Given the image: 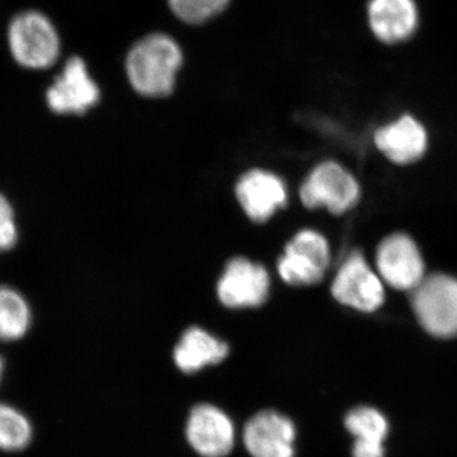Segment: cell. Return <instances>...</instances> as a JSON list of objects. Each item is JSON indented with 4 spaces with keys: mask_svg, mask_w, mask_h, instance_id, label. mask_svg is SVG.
<instances>
[{
    "mask_svg": "<svg viewBox=\"0 0 457 457\" xmlns=\"http://www.w3.org/2000/svg\"><path fill=\"white\" fill-rule=\"evenodd\" d=\"M186 438L201 457H227L233 451L236 428L220 408L201 403L189 411Z\"/></svg>",
    "mask_w": 457,
    "mask_h": 457,
    "instance_id": "9c48e42d",
    "label": "cell"
},
{
    "mask_svg": "<svg viewBox=\"0 0 457 457\" xmlns=\"http://www.w3.org/2000/svg\"><path fill=\"white\" fill-rule=\"evenodd\" d=\"M45 101L51 112L77 116L88 112L98 104L101 89L90 75L83 57L71 56L65 60L62 71L46 89Z\"/></svg>",
    "mask_w": 457,
    "mask_h": 457,
    "instance_id": "8992f818",
    "label": "cell"
},
{
    "mask_svg": "<svg viewBox=\"0 0 457 457\" xmlns=\"http://www.w3.org/2000/svg\"><path fill=\"white\" fill-rule=\"evenodd\" d=\"M418 321L436 338L457 337V279L447 275L425 278L411 294Z\"/></svg>",
    "mask_w": 457,
    "mask_h": 457,
    "instance_id": "3957f363",
    "label": "cell"
},
{
    "mask_svg": "<svg viewBox=\"0 0 457 457\" xmlns=\"http://www.w3.org/2000/svg\"><path fill=\"white\" fill-rule=\"evenodd\" d=\"M33 426L20 409L0 402V451L21 453L32 444Z\"/></svg>",
    "mask_w": 457,
    "mask_h": 457,
    "instance_id": "ac0fdd59",
    "label": "cell"
},
{
    "mask_svg": "<svg viewBox=\"0 0 457 457\" xmlns=\"http://www.w3.org/2000/svg\"><path fill=\"white\" fill-rule=\"evenodd\" d=\"M368 22L376 40L398 45L411 40L420 26L416 0H370Z\"/></svg>",
    "mask_w": 457,
    "mask_h": 457,
    "instance_id": "4fadbf2b",
    "label": "cell"
},
{
    "mask_svg": "<svg viewBox=\"0 0 457 457\" xmlns=\"http://www.w3.org/2000/svg\"><path fill=\"white\" fill-rule=\"evenodd\" d=\"M230 0H168L174 16L188 25H203L220 14Z\"/></svg>",
    "mask_w": 457,
    "mask_h": 457,
    "instance_id": "d6986e66",
    "label": "cell"
},
{
    "mask_svg": "<svg viewBox=\"0 0 457 457\" xmlns=\"http://www.w3.org/2000/svg\"><path fill=\"white\" fill-rule=\"evenodd\" d=\"M376 264L381 278L398 290L413 291L425 279L420 249L405 234H393L381 242Z\"/></svg>",
    "mask_w": 457,
    "mask_h": 457,
    "instance_id": "8fae6325",
    "label": "cell"
},
{
    "mask_svg": "<svg viewBox=\"0 0 457 457\" xmlns=\"http://www.w3.org/2000/svg\"><path fill=\"white\" fill-rule=\"evenodd\" d=\"M236 196L245 215L263 224L285 207L288 194L284 180L272 171L252 170L237 180Z\"/></svg>",
    "mask_w": 457,
    "mask_h": 457,
    "instance_id": "7c38bea8",
    "label": "cell"
},
{
    "mask_svg": "<svg viewBox=\"0 0 457 457\" xmlns=\"http://www.w3.org/2000/svg\"><path fill=\"white\" fill-rule=\"evenodd\" d=\"M270 287V273L262 264L237 257L228 262L216 291L227 308L248 309L263 305Z\"/></svg>",
    "mask_w": 457,
    "mask_h": 457,
    "instance_id": "52a82bcc",
    "label": "cell"
},
{
    "mask_svg": "<svg viewBox=\"0 0 457 457\" xmlns=\"http://www.w3.org/2000/svg\"><path fill=\"white\" fill-rule=\"evenodd\" d=\"M179 45L164 33H152L137 41L126 57V74L135 92L143 97L170 96L182 66Z\"/></svg>",
    "mask_w": 457,
    "mask_h": 457,
    "instance_id": "6da1fadb",
    "label": "cell"
},
{
    "mask_svg": "<svg viewBox=\"0 0 457 457\" xmlns=\"http://www.w3.org/2000/svg\"><path fill=\"white\" fill-rule=\"evenodd\" d=\"M17 242L16 212L8 198L0 194V252L11 251Z\"/></svg>",
    "mask_w": 457,
    "mask_h": 457,
    "instance_id": "ffe728a7",
    "label": "cell"
},
{
    "mask_svg": "<svg viewBox=\"0 0 457 457\" xmlns=\"http://www.w3.org/2000/svg\"><path fill=\"white\" fill-rule=\"evenodd\" d=\"M5 363L3 357L0 356V384H2L3 376H4Z\"/></svg>",
    "mask_w": 457,
    "mask_h": 457,
    "instance_id": "44dd1931",
    "label": "cell"
},
{
    "mask_svg": "<svg viewBox=\"0 0 457 457\" xmlns=\"http://www.w3.org/2000/svg\"><path fill=\"white\" fill-rule=\"evenodd\" d=\"M299 196L308 209L326 207L330 213L341 215L350 212L359 201L360 186L341 164L324 162L303 180Z\"/></svg>",
    "mask_w": 457,
    "mask_h": 457,
    "instance_id": "277c9868",
    "label": "cell"
},
{
    "mask_svg": "<svg viewBox=\"0 0 457 457\" xmlns=\"http://www.w3.org/2000/svg\"><path fill=\"white\" fill-rule=\"evenodd\" d=\"M5 44L12 60L29 71H45L59 62L62 40L53 18L41 9L18 11L5 29Z\"/></svg>",
    "mask_w": 457,
    "mask_h": 457,
    "instance_id": "7a4b0ae2",
    "label": "cell"
},
{
    "mask_svg": "<svg viewBox=\"0 0 457 457\" xmlns=\"http://www.w3.org/2000/svg\"><path fill=\"white\" fill-rule=\"evenodd\" d=\"M375 144L393 163L411 164L425 154L427 132L416 119L405 114L378 129L375 134Z\"/></svg>",
    "mask_w": 457,
    "mask_h": 457,
    "instance_id": "5bb4252c",
    "label": "cell"
},
{
    "mask_svg": "<svg viewBox=\"0 0 457 457\" xmlns=\"http://www.w3.org/2000/svg\"><path fill=\"white\" fill-rule=\"evenodd\" d=\"M345 429L354 437L353 457H385L384 441L389 433L386 417L372 407H357L345 418Z\"/></svg>",
    "mask_w": 457,
    "mask_h": 457,
    "instance_id": "2e32d148",
    "label": "cell"
},
{
    "mask_svg": "<svg viewBox=\"0 0 457 457\" xmlns=\"http://www.w3.org/2000/svg\"><path fill=\"white\" fill-rule=\"evenodd\" d=\"M296 427L273 409H263L245 423L243 441L252 457H295Z\"/></svg>",
    "mask_w": 457,
    "mask_h": 457,
    "instance_id": "30bf717a",
    "label": "cell"
},
{
    "mask_svg": "<svg viewBox=\"0 0 457 457\" xmlns=\"http://www.w3.org/2000/svg\"><path fill=\"white\" fill-rule=\"evenodd\" d=\"M31 324V308L23 295L9 286H0V341H20Z\"/></svg>",
    "mask_w": 457,
    "mask_h": 457,
    "instance_id": "e0dca14e",
    "label": "cell"
},
{
    "mask_svg": "<svg viewBox=\"0 0 457 457\" xmlns=\"http://www.w3.org/2000/svg\"><path fill=\"white\" fill-rule=\"evenodd\" d=\"M230 348L200 327L185 330L173 351L174 363L185 374H196L206 366L219 365L227 359Z\"/></svg>",
    "mask_w": 457,
    "mask_h": 457,
    "instance_id": "9a60e30c",
    "label": "cell"
},
{
    "mask_svg": "<svg viewBox=\"0 0 457 457\" xmlns=\"http://www.w3.org/2000/svg\"><path fill=\"white\" fill-rule=\"evenodd\" d=\"M330 263L326 237L315 230L299 231L285 246L278 262V272L285 284L312 286L321 282Z\"/></svg>",
    "mask_w": 457,
    "mask_h": 457,
    "instance_id": "5b68a950",
    "label": "cell"
},
{
    "mask_svg": "<svg viewBox=\"0 0 457 457\" xmlns=\"http://www.w3.org/2000/svg\"><path fill=\"white\" fill-rule=\"evenodd\" d=\"M332 295L342 305L362 312L378 311L385 300L381 278L360 253L351 254L342 264L332 284Z\"/></svg>",
    "mask_w": 457,
    "mask_h": 457,
    "instance_id": "ba28073f",
    "label": "cell"
}]
</instances>
